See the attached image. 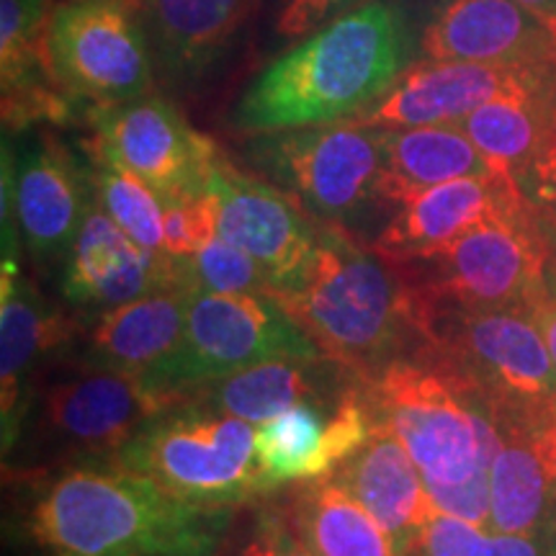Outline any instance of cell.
Masks as SVG:
<instances>
[{"label":"cell","instance_id":"1","mask_svg":"<svg viewBox=\"0 0 556 556\" xmlns=\"http://www.w3.org/2000/svg\"><path fill=\"white\" fill-rule=\"evenodd\" d=\"M16 479V531L31 556H219L238 510L180 500L116 462Z\"/></svg>","mask_w":556,"mask_h":556},{"label":"cell","instance_id":"2","mask_svg":"<svg viewBox=\"0 0 556 556\" xmlns=\"http://www.w3.org/2000/svg\"><path fill=\"white\" fill-rule=\"evenodd\" d=\"M417 39L392 0H366L294 41L235 103L242 135L356 119L415 62Z\"/></svg>","mask_w":556,"mask_h":556},{"label":"cell","instance_id":"3","mask_svg":"<svg viewBox=\"0 0 556 556\" xmlns=\"http://www.w3.org/2000/svg\"><path fill=\"white\" fill-rule=\"evenodd\" d=\"M368 397L413 456L435 510L490 526V467L500 441L495 405L426 343L368 381Z\"/></svg>","mask_w":556,"mask_h":556},{"label":"cell","instance_id":"4","mask_svg":"<svg viewBox=\"0 0 556 556\" xmlns=\"http://www.w3.org/2000/svg\"><path fill=\"white\" fill-rule=\"evenodd\" d=\"M278 299L325 356L366 381L422 348L415 294L400 268L343 227L319 225L307 276Z\"/></svg>","mask_w":556,"mask_h":556},{"label":"cell","instance_id":"5","mask_svg":"<svg viewBox=\"0 0 556 556\" xmlns=\"http://www.w3.org/2000/svg\"><path fill=\"white\" fill-rule=\"evenodd\" d=\"M176 405L142 377L78 368L41 379L5 469L13 477L111 462L139 430Z\"/></svg>","mask_w":556,"mask_h":556},{"label":"cell","instance_id":"6","mask_svg":"<svg viewBox=\"0 0 556 556\" xmlns=\"http://www.w3.org/2000/svg\"><path fill=\"white\" fill-rule=\"evenodd\" d=\"M387 131L361 122L315 124L250 135L245 160L263 180L296 201L317 225L361 238L384 199Z\"/></svg>","mask_w":556,"mask_h":556},{"label":"cell","instance_id":"7","mask_svg":"<svg viewBox=\"0 0 556 556\" xmlns=\"http://www.w3.org/2000/svg\"><path fill=\"white\" fill-rule=\"evenodd\" d=\"M417 325L428 351L469 379L495 405L497 420H556V366L531 307L417 302Z\"/></svg>","mask_w":556,"mask_h":556},{"label":"cell","instance_id":"8","mask_svg":"<svg viewBox=\"0 0 556 556\" xmlns=\"http://www.w3.org/2000/svg\"><path fill=\"white\" fill-rule=\"evenodd\" d=\"M554 240L531 206L486 219L420 258L394 263L420 304L531 307L546 287Z\"/></svg>","mask_w":556,"mask_h":556},{"label":"cell","instance_id":"9","mask_svg":"<svg viewBox=\"0 0 556 556\" xmlns=\"http://www.w3.org/2000/svg\"><path fill=\"white\" fill-rule=\"evenodd\" d=\"M111 462L197 505L238 507L266 497L253 422L193 402L160 413Z\"/></svg>","mask_w":556,"mask_h":556},{"label":"cell","instance_id":"10","mask_svg":"<svg viewBox=\"0 0 556 556\" xmlns=\"http://www.w3.org/2000/svg\"><path fill=\"white\" fill-rule=\"evenodd\" d=\"M325 356L276 294L193 291L184 336L144 381L180 402L206 381L276 358Z\"/></svg>","mask_w":556,"mask_h":556},{"label":"cell","instance_id":"11","mask_svg":"<svg viewBox=\"0 0 556 556\" xmlns=\"http://www.w3.org/2000/svg\"><path fill=\"white\" fill-rule=\"evenodd\" d=\"M47 60L75 101L119 103L152 93V50L142 21L114 0L52 5Z\"/></svg>","mask_w":556,"mask_h":556},{"label":"cell","instance_id":"12","mask_svg":"<svg viewBox=\"0 0 556 556\" xmlns=\"http://www.w3.org/2000/svg\"><path fill=\"white\" fill-rule=\"evenodd\" d=\"M93 201L90 165L58 137L37 131L18 150L3 139V232L18 229L39 268L65 263Z\"/></svg>","mask_w":556,"mask_h":556},{"label":"cell","instance_id":"13","mask_svg":"<svg viewBox=\"0 0 556 556\" xmlns=\"http://www.w3.org/2000/svg\"><path fill=\"white\" fill-rule=\"evenodd\" d=\"M88 122L93 129L90 157L135 173L163 201L206 191L219 148L163 96L99 103L90 106Z\"/></svg>","mask_w":556,"mask_h":556},{"label":"cell","instance_id":"14","mask_svg":"<svg viewBox=\"0 0 556 556\" xmlns=\"http://www.w3.org/2000/svg\"><path fill=\"white\" fill-rule=\"evenodd\" d=\"M206 191L217 206L219 238L261 263L276 296L294 291L315 258L317 222L274 184L235 168L222 152L208 170Z\"/></svg>","mask_w":556,"mask_h":556},{"label":"cell","instance_id":"15","mask_svg":"<svg viewBox=\"0 0 556 556\" xmlns=\"http://www.w3.org/2000/svg\"><path fill=\"white\" fill-rule=\"evenodd\" d=\"M21 242L3 248L0 276V430L3 458L16 448L41 371L65 356L75 332L67 317L21 270Z\"/></svg>","mask_w":556,"mask_h":556},{"label":"cell","instance_id":"16","mask_svg":"<svg viewBox=\"0 0 556 556\" xmlns=\"http://www.w3.org/2000/svg\"><path fill=\"white\" fill-rule=\"evenodd\" d=\"M548 86H556V62L482 65L420 58L353 122L379 129L458 124L497 96Z\"/></svg>","mask_w":556,"mask_h":556},{"label":"cell","instance_id":"17","mask_svg":"<svg viewBox=\"0 0 556 556\" xmlns=\"http://www.w3.org/2000/svg\"><path fill=\"white\" fill-rule=\"evenodd\" d=\"M368 381L338 405H299L255 426V464L263 492L289 490L336 471L377 428Z\"/></svg>","mask_w":556,"mask_h":556},{"label":"cell","instance_id":"18","mask_svg":"<svg viewBox=\"0 0 556 556\" xmlns=\"http://www.w3.org/2000/svg\"><path fill=\"white\" fill-rule=\"evenodd\" d=\"M193 291L191 281H178L119 307L80 312L62 361L78 368L144 377L178 345Z\"/></svg>","mask_w":556,"mask_h":556},{"label":"cell","instance_id":"19","mask_svg":"<svg viewBox=\"0 0 556 556\" xmlns=\"http://www.w3.org/2000/svg\"><path fill=\"white\" fill-rule=\"evenodd\" d=\"M189 281L186 263L137 245L99 199L88 208L78 238L62 263V296L80 312H99Z\"/></svg>","mask_w":556,"mask_h":556},{"label":"cell","instance_id":"20","mask_svg":"<svg viewBox=\"0 0 556 556\" xmlns=\"http://www.w3.org/2000/svg\"><path fill=\"white\" fill-rule=\"evenodd\" d=\"M528 197L513 176L490 170L415 191L394 204L371 245L387 261L420 258L486 219L513 214Z\"/></svg>","mask_w":556,"mask_h":556},{"label":"cell","instance_id":"21","mask_svg":"<svg viewBox=\"0 0 556 556\" xmlns=\"http://www.w3.org/2000/svg\"><path fill=\"white\" fill-rule=\"evenodd\" d=\"M426 60L556 62V34L518 0H441L417 34Z\"/></svg>","mask_w":556,"mask_h":556},{"label":"cell","instance_id":"22","mask_svg":"<svg viewBox=\"0 0 556 556\" xmlns=\"http://www.w3.org/2000/svg\"><path fill=\"white\" fill-rule=\"evenodd\" d=\"M364 384L366 379L328 356L276 358L206 381L180 402L258 426L299 405H338Z\"/></svg>","mask_w":556,"mask_h":556},{"label":"cell","instance_id":"23","mask_svg":"<svg viewBox=\"0 0 556 556\" xmlns=\"http://www.w3.org/2000/svg\"><path fill=\"white\" fill-rule=\"evenodd\" d=\"M486 528L516 536L556 531V420H500Z\"/></svg>","mask_w":556,"mask_h":556},{"label":"cell","instance_id":"24","mask_svg":"<svg viewBox=\"0 0 556 556\" xmlns=\"http://www.w3.org/2000/svg\"><path fill=\"white\" fill-rule=\"evenodd\" d=\"M258 0H150L139 13L155 70L170 86H197L232 52Z\"/></svg>","mask_w":556,"mask_h":556},{"label":"cell","instance_id":"25","mask_svg":"<svg viewBox=\"0 0 556 556\" xmlns=\"http://www.w3.org/2000/svg\"><path fill=\"white\" fill-rule=\"evenodd\" d=\"M52 0H0V83L5 131L39 122L60 124L75 99L54 80L47 60V24Z\"/></svg>","mask_w":556,"mask_h":556},{"label":"cell","instance_id":"26","mask_svg":"<svg viewBox=\"0 0 556 556\" xmlns=\"http://www.w3.org/2000/svg\"><path fill=\"white\" fill-rule=\"evenodd\" d=\"M330 477L379 520L402 552L413 556L435 507L420 469L392 428L379 420L364 446L348 456Z\"/></svg>","mask_w":556,"mask_h":556},{"label":"cell","instance_id":"27","mask_svg":"<svg viewBox=\"0 0 556 556\" xmlns=\"http://www.w3.org/2000/svg\"><path fill=\"white\" fill-rule=\"evenodd\" d=\"M281 505L299 539L317 556H407L332 477L289 486Z\"/></svg>","mask_w":556,"mask_h":556},{"label":"cell","instance_id":"28","mask_svg":"<svg viewBox=\"0 0 556 556\" xmlns=\"http://www.w3.org/2000/svg\"><path fill=\"white\" fill-rule=\"evenodd\" d=\"M384 131V199L389 208L415 191L492 170L458 124Z\"/></svg>","mask_w":556,"mask_h":556},{"label":"cell","instance_id":"29","mask_svg":"<svg viewBox=\"0 0 556 556\" xmlns=\"http://www.w3.org/2000/svg\"><path fill=\"white\" fill-rule=\"evenodd\" d=\"M556 111V86L497 96L471 111L458 127L467 131L492 170L526 178Z\"/></svg>","mask_w":556,"mask_h":556},{"label":"cell","instance_id":"30","mask_svg":"<svg viewBox=\"0 0 556 556\" xmlns=\"http://www.w3.org/2000/svg\"><path fill=\"white\" fill-rule=\"evenodd\" d=\"M96 199L103 212L129 235L137 245L163 253L165 204L135 173L103 160H90Z\"/></svg>","mask_w":556,"mask_h":556},{"label":"cell","instance_id":"31","mask_svg":"<svg viewBox=\"0 0 556 556\" xmlns=\"http://www.w3.org/2000/svg\"><path fill=\"white\" fill-rule=\"evenodd\" d=\"M413 556H556V531L536 536L495 533L435 510Z\"/></svg>","mask_w":556,"mask_h":556},{"label":"cell","instance_id":"32","mask_svg":"<svg viewBox=\"0 0 556 556\" xmlns=\"http://www.w3.org/2000/svg\"><path fill=\"white\" fill-rule=\"evenodd\" d=\"M186 263V274L193 289L214 294H274V283L263 266L250 258L245 250L235 248L214 235L204 248L197 250Z\"/></svg>","mask_w":556,"mask_h":556},{"label":"cell","instance_id":"33","mask_svg":"<svg viewBox=\"0 0 556 556\" xmlns=\"http://www.w3.org/2000/svg\"><path fill=\"white\" fill-rule=\"evenodd\" d=\"M163 253L168 258L189 261L197 250L217 235V206L212 193L163 201Z\"/></svg>","mask_w":556,"mask_h":556},{"label":"cell","instance_id":"34","mask_svg":"<svg viewBox=\"0 0 556 556\" xmlns=\"http://www.w3.org/2000/svg\"><path fill=\"white\" fill-rule=\"evenodd\" d=\"M240 556H317L299 539L294 526L289 523L281 500L263 503L255 510L253 531Z\"/></svg>","mask_w":556,"mask_h":556},{"label":"cell","instance_id":"35","mask_svg":"<svg viewBox=\"0 0 556 556\" xmlns=\"http://www.w3.org/2000/svg\"><path fill=\"white\" fill-rule=\"evenodd\" d=\"M361 3L366 0H276L274 31L281 41H299Z\"/></svg>","mask_w":556,"mask_h":556},{"label":"cell","instance_id":"36","mask_svg":"<svg viewBox=\"0 0 556 556\" xmlns=\"http://www.w3.org/2000/svg\"><path fill=\"white\" fill-rule=\"evenodd\" d=\"M520 189L531 201V206L536 208V214L544 222L546 232L552 235L556 245V111L536 160L528 168L526 178L520 180Z\"/></svg>","mask_w":556,"mask_h":556},{"label":"cell","instance_id":"37","mask_svg":"<svg viewBox=\"0 0 556 556\" xmlns=\"http://www.w3.org/2000/svg\"><path fill=\"white\" fill-rule=\"evenodd\" d=\"M531 315L536 319L541 338H544V343L548 348V356H552L556 366V287L554 283L546 281L544 291L533 299Z\"/></svg>","mask_w":556,"mask_h":556},{"label":"cell","instance_id":"38","mask_svg":"<svg viewBox=\"0 0 556 556\" xmlns=\"http://www.w3.org/2000/svg\"><path fill=\"white\" fill-rule=\"evenodd\" d=\"M518 3L531 13H536L541 21H546L556 34V0H518Z\"/></svg>","mask_w":556,"mask_h":556},{"label":"cell","instance_id":"39","mask_svg":"<svg viewBox=\"0 0 556 556\" xmlns=\"http://www.w3.org/2000/svg\"><path fill=\"white\" fill-rule=\"evenodd\" d=\"M114 3H119V5H124V9H129L131 13H142L144 11V5L150 3V0H114Z\"/></svg>","mask_w":556,"mask_h":556},{"label":"cell","instance_id":"40","mask_svg":"<svg viewBox=\"0 0 556 556\" xmlns=\"http://www.w3.org/2000/svg\"><path fill=\"white\" fill-rule=\"evenodd\" d=\"M546 281H548V283H554V287H556V250H554L552 261H548V268H546Z\"/></svg>","mask_w":556,"mask_h":556},{"label":"cell","instance_id":"41","mask_svg":"<svg viewBox=\"0 0 556 556\" xmlns=\"http://www.w3.org/2000/svg\"><path fill=\"white\" fill-rule=\"evenodd\" d=\"M5 556H9V554H5Z\"/></svg>","mask_w":556,"mask_h":556}]
</instances>
